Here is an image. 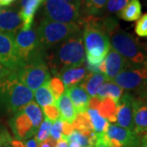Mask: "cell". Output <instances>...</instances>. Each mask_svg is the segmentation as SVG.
Wrapping results in <instances>:
<instances>
[{
    "instance_id": "obj_1",
    "label": "cell",
    "mask_w": 147,
    "mask_h": 147,
    "mask_svg": "<svg viewBox=\"0 0 147 147\" xmlns=\"http://www.w3.org/2000/svg\"><path fill=\"white\" fill-rule=\"evenodd\" d=\"M83 27V41L86 52L85 63L98 66L110 48V38L99 16H85L79 20Z\"/></svg>"
},
{
    "instance_id": "obj_2",
    "label": "cell",
    "mask_w": 147,
    "mask_h": 147,
    "mask_svg": "<svg viewBox=\"0 0 147 147\" xmlns=\"http://www.w3.org/2000/svg\"><path fill=\"white\" fill-rule=\"evenodd\" d=\"M45 59L55 76L65 68L82 65L85 62L83 30L46 52Z\"/></svg>"
},
{
    "instance_id": "obj_3",
    "label": "cell",
    "mask_w": 147,
    "mask_h": 147,
    "mask_svg": "<svg viewBox=\"0 0 147 147\" xmlns=\"http://www.w3.org/2000/svg\"><path fill=\"white\" fill-rule=\"evenodd\" d=\"M33 92L18 79L16 72L0 83V112L13 113L33 101Z\"/></svg>"
},
{
    "instance_id": "obj_4",
    "label": "cell",
    "mask_w": 147,
    "mask_h": 147,
    "mask_svg": "<svg viewBox=\"0 0 147 147\" xmlns=\"http://www.w3.org/2000/svg\"><path fill=\"white\" fill-rule=\"evenodd\" d=\"M82 30L79 21L65 24L43 18L36 30L39 47L46 53Z\"/></svg>"
},
{
    "instance_id": "obj_5",
    "label": "cell",
    "mask_w": 147,
    "mask_h": 147,
    "mask_svg": "<svg viewBox=\"0 0 147 147\" xmlns=\"http://www.w3.org/2000/svg\"><path fill=\"white\" fill-rule=\"evenodd\" d=\"M110 47L131 65H147V49L131 34L117 27L109 34Z\"/></svg>"
},
{
    "instance_id": "obj_6",
    "label": "cell",
    "mask_w": 147,
    "mask_h": 147,
    "mask_svg": "<svg viewBox=\"0 0 147 147\" xmlns=\"http://www.w3.org/2000/svg\"><path fill=\"white\" fill-rule=\"evenodd\" d=\"M18 79L31 91H36L51 79L45 53H39L21 65L16 72Z\"/></svg>"
},
{
    "instance_id": "obj_7",
    "label": "cell",
    "mask_w": 147,
    "mask_h": 147,
    "mask_svg": "<svg viewBox=\"0 0 147 147\" xmlns=\"http://www.w3.org/2000/svg\"><path fill=\"white\" fill-rule=\"evenodd\" d=\"M44 18L59 23L79 22L80 10L64 0H44L43 3Z\"/></svg>"
},
{
    "instance_id": "obj_8",
    "label": "cell",
    "mask_w": 147,
    "mask_h": 147,
    "mask_svg": "<svg viewBox=\"0 0 147 147\" xmlns=\"http://www.w3.org/2000/svg\"><path fill=\"white\" fill-rule=\"evenodd\" d=\"M113 82L122 89L127 92L134 91L137 93L147 84V65H131L128 64Z\"/></svg>"
},
{
    "instance_id": "obj_9",
    "label": "cell",
    "mask_w": 147,
    "mask_h": 147,
    "mask_svg": "<svg viewBox=\"0 0 147 147\" xmlns=\"http://www.w3.org/2000/svg\"><path fill=\"white\" fill-rule=\"evenodd\" d=\"M16 49L22 64L28 61L39 53H44L39 47L36 30L33 26L29 30H22L14 37Z\"/></svg>"
},
{
    "instance_id": "obj_10",
    "label": "cell",
    "mask_w": 147,
    "mask_h": 147,
    "mask_svg": "<svg viewBox=\"0 0 147 147\" xmlns=\"http://www.w3.org/2000/svg\"><path fill=\"white\" fill-rule=\"evenodd\" d=\"M101 138L109 147H139L138 135L118 124H110Z\"/></svg>"
},
{
    "instance_id": "obj_11",
    "label": "cell",
    "mask_w": 147,
    "mask_h": 147,
    "mask_svg": "<svg viewBox=\"0 0 147 147\" xmlns=\"http://www.w3.org/2000/svg\"><path fill=\"white\" fill-rule=\"evenodd\" d=\"M14 35L0 32V63L16 72L22 65L16 52Z\"/></svg>"
},
{
    "instance_id": "obj_12",
    "label": "cell",
    "mask_w": 147,
    "mask_h": 147,
    "mask_svg": "<svg viewBox=\"0 0 147 147\" xmlns=\"http://www.w3.org/2000/svg\"><path fill=\"white\" fill-rule=\"evenodd\" d=\"M133 99L134 96L129 92L123 93L118 103V109L116 114L118 125L131 131H134L132 105Z\"/></svg>"
},
{
    "instance_id": "obj_13",
    "label": "cell",
    "mask_w": 147,
    "mask_h": 147,
    "mask_svg": "<svg viewBox=\"0 0 147 147\" xmlns=\"http://www.w3.org/2000/svg\"><path fill=\"white\" fill-rule=\"evenodd\" d=\"M23 27L19 11L13 8H0V32L14 35Z\"/></svg>"
},
{
    "instance_id": "obj_14",
    "label": "cell",
    "mask_w": 147,
    "mask_h": 147,
    "mask_svg": "<svg viewBox=\"0 0 147 147\" xmlns=\"http://www.w3.org/2000/svg\"><path fill=\"white\" fill-rule=\"evenodd\" d=\"M10 125L17 140H27L36 134L31 121L23 110L14 114L13 117L11 119Z\"/></svg>"
},
{
    "instance_id": "obj_15",
    "label": "cell",
    "mask_w": 147,
    "mask_h": 147,
    "mask_svg": "<svg viewBox=\"0 0 147 147\" xmlns=\"http://www.w3.org/2000/svg\"><path fill=\"white\" fill-rule=\"evenodd\" d=\"M105 76L108 81L113 82L116 76L126 68L127 61L110 47L105 57Z\"/></svg>"
},
{
    "instance_id": "obj_16",
    "label": "cell",
    "mask_w": 147,
    "mask_h": 147,
    "mask_svg": "<svg viewBox=\"0 0 147 147\" xmlns=\"http://www.w3.org/2000/svg\"><path fill=\"white\" fill-rule=\"evenodd\" d=\"M89 73L85 66L79 65L63 69L57 74V76L61 79L64 86L68 88L81 84Z\"/></svg>"
},
{
    "instance_id": "obj_17",
    "label": "cell",
    "mask_w": 147,
    "mask_h": 147,
    "mask_svg": "<svg viewBox=\"0 0 147 147\" xmlns=\"http://www.w3.org/2000/svg\"><path fill=\"white\" fill-rule=\"evenodd\" d=\"M133 124L134 131L139 135L147 132V103L140 97L133 99Z\"/></svg>"
},
{
    "instance_id": "obj_18",
    "label": "cell",
    "mask_w": 147,
    "mask_h": 147,
    "mask_svg": "<svg viewBox=\"0 0 147 147\" xmlns=\"http://www.w3.org/2000/svg\"><path fill=\"white\" fill-rule=\"evenodd\" d=\"M65 92L71 100L76 114L86 112L88 110L90 96L80 85H75L66 88Z\"/></svg>"
},
{
    "instance_id": "obj_19",
    "label": "cell",
    "mask_w": 147,
    "mask_h": 147,
    "mask_svg": "<svg viewBox=\"0 0 147 147\" xmlns=\"http://www.w3.org/2000/svg\"><path fill=\"white\" fill-rule=\"evenodd\" d=\"M42 2L44 0H21L19 12L23 21L22 30H29L33 26L34 16Z\"/></svg>"
},
{
    "instance_id": "obj_20",
    "label": "cell",
    "mask_w": 147,
    "mask_h": 147,
    "mask_svg": "<svg viewBox=\"0 0 147 147\" xmlns=\"http://www.w3.org/2000/svg\"><path fill=\"white\" fill-rule=\"evenodd\" d=\"M106 81H108V79L103 74L89 73L84 81L79 85H80L88 92L90 97H92L97 95V92L100 86L105 84Z\"/></svg>"
},
{
    "instance_id": "obj_21",
    "label": "cell",
    "mask_w": 147,
    "mask_h": 147,
    "mask_svg": "<svg viewBox=\"0 0 147 147\" xmlns=\"http://www.w3.org/2000/svg\"><path fill=\"white\" fill-rule=\"evenodd\" d=\"M56 105L60 111V119L63 122L72 123L77 114L68 95L64 93L61 97H59V99L56 100Z\"/></svg>"
},
{
    "instance_id": "obj_22",
    "label": "cell",
    "mask_w": 147,
    "mask_h": 147,
    "mask_svg": "<svg viewBox=\"0 0 147 147\" xmlns=\"http://www.w3.org/2000/svg\"><path fill=\"white\" fill-rule=\"evenodd\" d=\"M117 109L118 102L111 97L107 96L101 99L97 110L100 115L105 119H107L108 122L111 123V124H115V123H117Z\"/></svg>"
},
{
    "instance_id": "obj_23",
    "label": "cell",
    "mask_w": 147,
    "mask_h": 147,
    "mask_svg": "<svg viewBox=\"0 0 147 147\" xmlns=\"http://www.w3.org/2000/svg\"><path fill=\"white\" fill-rule=\"evenodd\" d=\"M142 15V4L140 0H129L125 7L118 13V16L125 21H137Z\"/></svg>"
},
{
    "instance_id": "obj_24",
    "label": "cell",
    "mask_w": 147,
    "mask_h": 147,
    "mask_svg": "<svg viewBox=\"0 0 147 147\" xmlns=\"http://www.w3.org/2000/svg\"><path fill=\"white\" fill-rule=\"evenodd\" d=\"M87 112L89 115L92 130L95 132V134L98 136L105 134L110 125L108 120L100 115L97 110L88 109Z\"/></svg>"
},
{
    "instance_id": "obj_25",
    "label": "cell",
    "mask_w": 147,
    "mask_h": 147,
    "mask_svg": "<svg viewBox=\"0 0 147 147\" xmlns=\"http://www.w3.org/2000/svg\"><path fill=\"white\" fill-rule=\"evenodd\" d=\"M23 111L28 116L30 120L31 121L33 127L37 133L38 127H40L43 120L42 112L39 105H38L36 102L31 101L23 108Z\"/></svg>"
},
{
    "instance_id": "obj_26",
    "label": "cell",
    "mask_w": 147,
    "mask_h": 147,
    "mask_svg": "<svg viewBox=\"0 0 147 147\" xmlns=\"http://www.w3.org/2000/svg\"><path fill=\"white\" fill-rule=\"evenodd\" d=\"M123 93V89L119 87L114 82H106L103 84L97 92V95L100 98L103 99L105 97H111L112 99L119 103V100Z\"/></svg>"
},
{
    "instance_id": "obj_27",
    "label": "cell",
    "mask_w": 147,
    "mask_h": 147,
    "mask_svg": "<svg viewBox=\"0 0 147 147\" xmlns=\"http://www.w3.org/2000/svg\"><path fill=\"white\" fill-rule=\"evenodd\" d=\"M107 1L108 0H82L81 7H84L86 16H98L104 12Z\"/></svg>"
},
{
    "instance_id": "obj_28",
    "label": "cell",
    "mask_w": 147,
    "mask_h": 147,
    "mask_svg": "<svg viewBox=\"0 0 147 147\" xmlns=\"http://www.w3.org/2000/svg\"><path fill=\"white\" fill-rule=\"evenodd\" d=\"M34 97L37 101V104L42 107L47 106L48 105H53L56 101L54 100L53 93L48 87V83L35 91Z\"/></svg>"
},
{
    "instance_id": "obj_29",
    "label": "cell",
    "mask_w": 147,
    "mask_h": 147,
    "mask_svg": "<svg viewBox=\"0 0 147 147\" xmlns=\"http://www.w3.org/2000/svg\"><path fill=\"white\" fill-rule=\"evenodd\" d=\"M74 130L84 131L86 130H92V123L88 112H83L76 115L74 120L72 123Z\"/></svg>"
},
{
    "instance_id": "obj_30",
    "label": "cell",
    "mask_w": 147,
    "mask_h": 147,
    "mask_svg": "<svg viewBox=\"0 0 147 147\" xmlns=\"http://www.w3.org/2000/svg\"><path fill=\"white\" fill-rule=\"evenodd\" d=\"M48 87L53 93L55 101L57 100L59 97H61L65 92V86L63 82L57 76H54L52 79H50L48 82Z\"/></svg>"
},
{
    "instance_id": "obj_31",
    "label": "cell",
    "mask_w": 147,
    "mask_h": 147,
    "mask_svg": "<svg viewBox=\"0 0 147 147\" xmlns=\"http://www.w3.org/2000/svg\"><path fill=\"white\" fill-rule=\"evenodd\" d=\"M51 128H52V122L45 119L42 121L41 125L38 129L37 133L35 134V141L37 144H39L40 142L45 141L47 137H49Z\"/></svg>"
},
{
    "instance_id": "obj_32",
    "label": "cell",
    "mask_w": 147,
    "mask_h": 147,
    "mask_svg": "<svg viewBox=\"0 0 147 147\" xmlns=\"http://www.w3.org/2000/svg\"><path fill=\"white\" fill-rule=\"evenodd\" d=\"M69 142H76L79 144L80 147H89V146H94L92 145V143L91 142L89 137L85 136L83 134L81 131L78 130H74L72 132V134L67 138Z\"/></svg>"
},
{
    "instance_id": "obj_33",
    "label": "cell",
    "mask_w": 147,
    "mask_h": 147,
    "mask_svg": "<svg viewBox=\"0 0 147 147\" xmlns=\"http://www.w3.org/2000/svg\"><path fill=\"white\" fill-rule=\"evenodd\" d=\"M129 0H108L105 10L109 13H119L128 3Z\"/></svg>"
},
{
    "instance_id": "obj_34",
    "label": "cell",
    "mask_w": 147,
    "mask_h": 147,
    "mask_svg": "<svg viewBox=\"0 0 147 147\" xmlns=\"http://www.w3.org/2000/svg\"><path fill=\"white\" fill-rule=\"evenodd\" d=\"M43 114L45 119L50 122H55L61 118L60 111L56 105H48L43 107Z\"/></svg>"
},
{
    "instance_id": "obj_35",
    "label": "cell",
    "mask_w": 147,
    "mask_h": 147,
    "mask_svg": "<svg viewBox=\"0 0 147 147\" xmlns=\"http://www.w3.org/2000/svg\"><path fill=\"white\" fill-rule=\"evenodd\" d=\"M135 32L138 36L147 37V13L144 14L137 20Z\"/></svg>"
},
{
    "instance_id": "obj_36",
    "label": "cell",
    "mask_w": 147,
    "mask_h": 147,
    "mask_svg": "<svg viewBox=\"0 0 147 147\" xmlns=\"http://www.w3.org/2000/svg\"><path fill=\"white\" fill-rule=\"evenodd\" d=\"M62 124H63V121L61 119H59L54 122L53 125L52 126V128H51V131H50L51 137L57 142L59 141L62 136Z\"/></svg>"
},
{
    "instance_id": "obj_37",
    "label": "cell",
    "mask_w": 147,
    "mask_h": 147,
    "mask_svg": "<svg viewBox=\"0 0 147 147\" xmlns=\"http://www.w3.org/2000/svg\"><path fill=\"white\" fill-rule=\"evenodd\" d=\"M74 131V128L72 123H69L67 122H63V124H62V136L61 137L67 139L71 134L72 132Z\"/></svg>"
},
{
    "instance_id": "obj_38",
    "label": "cell",
    "mask_w": 147,
    "mask_h": 147,
    "mask_svg": "<svg viewBox=\"0 0 147 147\" xmlns=\"http://www.w3.org/2000/svg\"><path fill=\"white\" fill-rule=\"evenodd\" d=\"M12 73L13 71L10 70L9 69L6 68L3 64L0 63V83L7 79Z\"/></svg>"
},
{
    "instance_id": "obj_39",
    "label": "cell",
    "mask_w": 147,
    "mask_h": 147,
    "mask_svg": "<svg viewBox=\"0 0 147 147\" xmlns=\"http://www.w3.org/2000/svg\"><path fill=\"white\" fill-rule=\"evenodd\" d=\"M101 98H100L98 96H95L90 97L89 102H88V109L91 110H97L98 106L100 105Z\"/></svg>"
},
{
    "instance_id": "obj_40",
    "label": "cell",
    "mask_w": 147,
    "mask_h": 147,
    "mask_svg": "<svg viewBox=\"0 0 147 147\" xmlns=\"http://www.w3.org/2000/svg\"><path fill=\"white\" fill-rule=\"evenodd\" d=\"M57 144V141H55L52 137H47L43 142L38 144V147H55Z\"/></svg>"
},
{
    "instance_id": "obj_41",
    "label": "cell",
    "mask_w": 147,
    "mask_h": 147,
    "mask_svg": "<svg viewBox=\"0 0 147 147\" xmlns=\"http://www.w3.org/2000/svg\"><path fill=\"white\" fill-rule=\"evenodd\" d=\"M137 94L138 95V97L143 99L147 103V84L142 89L140 90Z\"/></svg>"
},
{
    "instance_id": "obj_42",
    "label": "cell",
    "mask_w": 147,
    "mask_h": 147,
    "mask_svg": "<svg viewBox=\"0 0 147 147\" xmlns=\"http://www.w3.org/2000/svg\"><path fill=\"white\" fill-rule=\"evenodd\" d=\"M10 141V137L6 131H0V146L3 143Z\"/></svg>"
},
{
    "instance_id": "obj_43",
    "label": "cell",
    "mask_w": 147,
    "mask_h": 147,
    "mask_svg": "<svg viewBox=\"0 0 147 147\" xmlns=\"http://www.w3.org/2000/svg\"><path fill=\"white\" fill-rule=\"evenodd\" d=\"M96 142L95 143L94 147H109L102 140L101 135H100V136L96 135Z\"/></svg>"
},
{
    "instance_id": "obj_44",
    "label": "cell",
    "mask_w": 147,
    "mask_h": 147,
    "mask_svg": "<svg viewBox=\"0 0 147 147\" xmlns=\"http://www.w3.org/2000/svg\"><path fill=\"white\" fill-rule=\"evenodd\" d=\"M65 2L68 3L69 4L73 5L74 7H75L76 8H78L80 10L81 6H82V0H64Z\"/></svg>"
},
{
    "instance_id": "obj_45",
    "label": "cell",
    "mask_w": 147,
    "mask_h": 147,
    "mask_svg": "<svg viewBox=\"0 0 147 147\" xmlns=\"http://www.w3.org/2000/svg\"><path fill=\"white\" fill-rule=\"evenodd\" d=\"M68 140L61 137L59 141H57L55 147H68Z\"/></svg>"
},
{
    "instance_id": "obj_46",
    "label": "cell",
    "mask_w": 147,
    "mask_h": 147,
    "mask_svg": "<svg viewBox=\"0 0 147 147\" xmlns=\"http://www.w3.org/2000/svg\"><path fill=\"white\" fill-rule=\"evenodd\" d=\"M11 146L13 147H26V144L20 140H13L11 141Z\"/></svg>"
},
{
    "instance_id": "obj_47",
    "label": "cell",
    "mask_w": 147,
    "mask_h": 147,
    "mask_svg": "<svg viewBox=\"0 0 147 147\" xmlns=\"http://www.w3.org/2000/svg\"><path fill=\"white\" fill-rule=\"evenodd\" d=\"M26 147H38L35 139H30L26 142Z\"/></svg>"
},
{
    "instance_id": "obj_48",
    "label": "cell",
    "mask_w": 147,
    "mask_h": 147,
    "mask_svg": "<svg viewBox=\"0 0 147 147\" xmlns=\"http://www.w3.org/2000/svg\"><path fill=\"white\" fill-rule=\"evenodd\" d=\"M140 146L142 147H147V132L146 133V135L141 139Z\"/></svg>"
},
{
    "instance_id": "obj_49",
    "label": "cell",
    "mask_w": 147,
    "mask_h": 147,
    "mask_svg": "<svg viewBox=\"0 0 147 147\" xmlns=\"http://www.w3.org/2000/svg\"><path fill=\"white\" fill-rule=\"evenodd\" d=\"M14 0H0V5L1 6H7L11 3Z\"/></svg>"
},
{
    "instance_id": "obj_50",
    "label": "cell",
    "mask_w": 147,
    "mask_h": 147,
    "mask_svg": "<svg viewBox=\"0 0 147 147\" xmlns=\"http://www.w3.org/2000/svg\"><path fill=\"white\" fill-rule=\"evenodd\" d=\"M68 147H80V146H79V144L78 142H71L69 143V145Z\"/></svg>"
},
{
    "instance_id": "obj_51",
    "label": "cell",
    "mask_w": 147,
    "mask_h": 147,
    "mask_svg": "<svg viewBox=\"0 0 147 147\" xmlns=\"http://www.w3.org/2000/svg\"><path fill=\"white\" fill-rule=\"evenodd\" d=\"M4 147H13V146H4Z\"/></svg>"
},
{
    "instance_id": "obj_52",
    "label": "cell",
    "mask_w": 147,
    "mask_h": 147,
    "mask_svg": "<svg viewBox=\"0 0 147 147\" xmlns=\"http://www.w3.org/2000/svg\"><path fill=\"white\" fill-rule=\"evenodd\" d=\"M89 147H94V146H89Z\"/></svg>"
},
{
    "instance_id": "obj_53",
    "label": "cell",
    "mask_w": 147,
    "mask_h": 147,
    "mask_svg": "<svg viewBox=\"0 0 147 147\" xmlns=\"http://www.w3.org/2000/svg\"><path fill=\"white\" fill-rule=\"evenodd\" d=\"M139 147H142V146H139Z\"/></svg>"
}]
</instances>
